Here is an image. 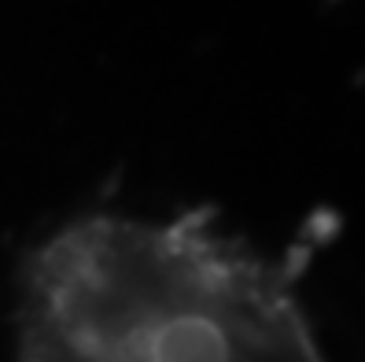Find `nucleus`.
I'll list each match as a JSON object with an SVG mask.
<instances>
[{
    "instance_id": "obj_1",
    "label": "nucleus",
    "mask_w": 365,
    "mask_h": 362,
    "mask_svg": "<svg viewBox=\"0 0 365 362\" xmlns=\"http://www.w3.org/2000/svg\"><path fill=\"white\" fill-rule=\"evenodd\" d=\"M19 362H321L273 273L207 218L89 215L37 248Z\"/></svg>"
}]
</instances>
